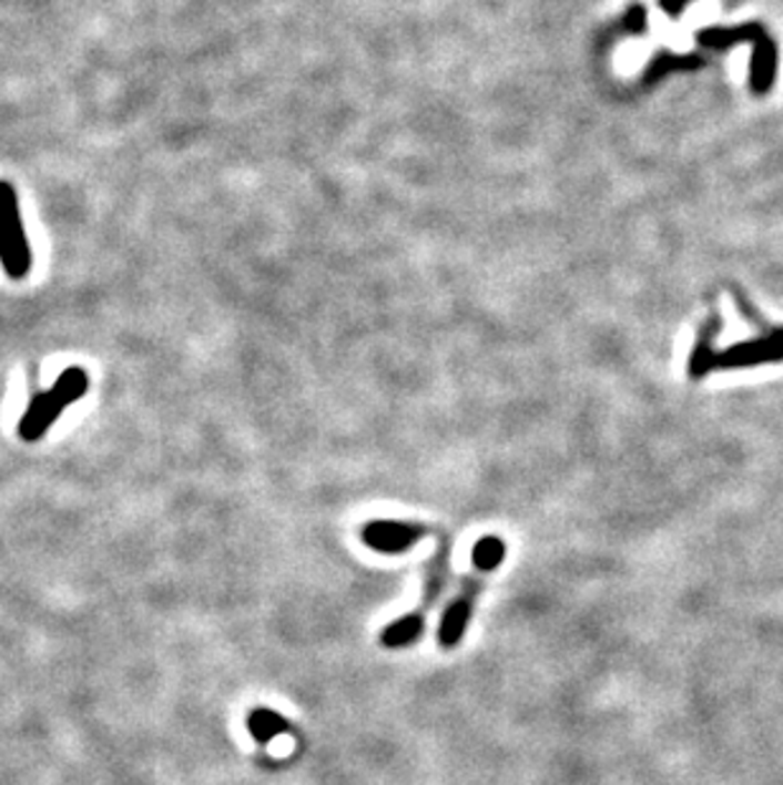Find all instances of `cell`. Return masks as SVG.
Here are the masks:
<instances>
[{"mask_svg":"<svg viewBox=\"0 0 783 785\" xmlns=\"http://www.w3.org/2000/svg\"><path fill=\"white\" fill-rule=\"evenodd\" d=\"M90 389V377L80 366H72L67 369L62 377L57 379L54 387L49 391H43L26 409L21 422H19V435L26 442H37L43 435L51 430V425L59 420V415L64 412L67 407H72L77 399L84 397V391Z\"/></svg>","mask_w":783,"mask_h":785,"instance_id":"3","label":"cell"},{"mask_svg":"<svg viewBox=\"0 0 783 785\" xmlns=\"http://www.w3.org/2000/svg\"><path fill=\"white\" fill-rule=\"evenodd\" d=\"M433 534L430 527L413 521H392V519H377L367 521L362 527V542L367 544L372 552L379 554H405L410 552L415 544H420L423 539Z\"/></svg>","mask_w":783,"mask_h":785,"instance_id":"5","label":"cell"},{"mask_svg":"<svg viewBox=\"0 0 783 785\" xmlns=\"http://www.w3.org/2000/svg\"><path fill=\"white\" fill-rule=\"evenodd\" d=\"M247 730L257 745H267L273 743L275 737L291 735L293 732L291 722L285 720L283 714L267 710V706H255V710L247 714Z\"/></svg>","mask_w":783,"mask_h":785,"instance_id":"6","label":"cell"},{"mask_svg":"<svg viewBox=\"0 0 783 785\" xmlns=\"http://www.w3.org/2000/svg\"><path fill=\"white\" fill-rule=\"evenodd\" d=\"M0 262H3L6 275L11 281L29 277L33 255L31 244L26 239L19 196L11 183L0 181Z\"/></svg>","mask_w":783,"mask_h":785,"instance_id":"4","label":"cell"},{"mask_svg":"<svg viewBox=\"0 0 783 785\" xmlns=\"http://www.w3.org/2000/svg\"><path fill=\"white\" fill-rule=\"evenodd\" d=\"M507 560V542L496 534H486L478 539L471 552V572L466 574L458 584V592L450 600L448 608L443 610L440 623H438V643L440 649H458L460 641L471 625L476 600L486 588V580L499 570V567Z\"/></svg>","mask_w":783,"mask_h":785,"instance_id":"1","label":"cell"},{"mask_svg":"<svg viewBox=\"0 0 783 785\" xmlns=\"http://www.w3.org/2000/svg\"><path fill=\"white\" fill-rule=\"evenodd\" d=\"M448 557H450L448 542H443L438 549H435V554L430 557V562H428L420 603H417V608L410 610V613H405L403 618H397V621H392L382 628L379 643L385 645V649L399 651V649H407V645H413L423 639L430 610L440 603L443 590H446L448 567H450Z\"/></svg>","mask_w":783,"mask_h":785,"instance_id":"2","label":"cell"}]
</instances>
